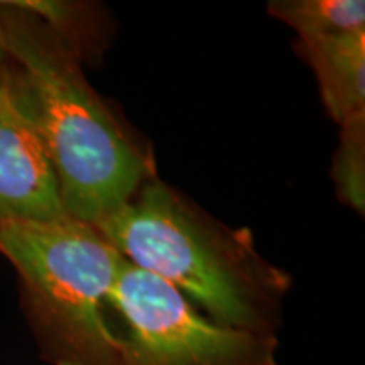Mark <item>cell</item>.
<instances>
[{
  "instance_id": "obj_1",
  "label": "cell",
  "mask_w": 365,
  "mask_h": 365,
  "mask_svg": "<svg viewBox=\"0 0 365 365\" xmlns=\"http://www.w3.org/2000/svg\"><path fill=\"white\" fill-rule=\"evenodd\" d=\"M11 93L48 149L66 213L95 225L148 181L140 150L81 70L80 41L21 2H0Z\"/></svg>"
},
{
  "instance_id": "obj_2",
  "label": "cell",
  "mask_w": 365,
  "mask_h": 365,
  "mask_svg": "<svg viewBox=\"0 0 365 365\" xmlns=\"http://www.w3.org/2000/svg\"><path fill=\"white\" fill-rule=\"evenodd\" d=\"M132 266L170 282L220 325L276 333L289 277L161 181L93 225Z\"/></svg>"
},
{
  "instance_id": "obj_3",
  "label": "cell",
  "mask_w": 365,
  "mask_h": 365,
  "mask_svg": "<svg viewBox=\"0 0 365 365\" xmlns=\"http://www.w3.org/2000/svg\"><path fill=\"white\" fill-rule=\"evenodd\" d=\"M27 323L49 365H115L108 296L125 259L90 223L0 220Z\"/></svg>"
},
{
  "instance_id": "obj_4",
  "label": "cell",
  "mask_w": 365,
  "mask_h": 365,
  "mask_svg": "<svg viewBox=\"0 0 365 365\" xmlns=\"http://www.w3.org/2000/svg\"><path fill=\"white\" fill-rule=\"evenodd\" d=\"M115 365H279L276 333L210 319L170 282L122 264L110 296Z\"/></svg>"
},
{
  "instance_id": "obj_5",
  "label": "cell",
  "mask_w": 365,
  "mask_h": 365,
  "mask_svg": "<svg viewBox=\"0 0 365 365\" xmlns=\"http://www.w3.org/2000/svg\"><path fill=\"white\" fill-rule=\"evenodd\" d=\"M66 217L48 149L11 93L0 102V220L54 222Z\"/></svg>"
},
{
  "instance_id": "obj_6",
  "label": "cell",
  "mask_w": 365,
  "mask_h": 365,
  "mask_svg": "<svg viewBox=\"0 0 365 365\" xmlns=\"http://www.w3.org/2000/svg\"><path fill=\"white\" fill-rule=\"evenodd\" d=\"M327 110L340 127L365 118V31L299 41Z\"/></svg>"
},
{
  "instance_id": "obj_7",
  "label": "cell",
  "mask_w": 365,
  "mask_h": 365,
  "mask_svg": "<svg viewBox=\"0 0 365 365\" xmlns=\"http://www.w3.org/2000/svg\"><path fill=\"white\" fill-rule=\"evenodd\" d=\"M267 11L293 27L299 41L365 31L362 0H276Z\"/></svg>"
},
{
  "instance_id": "obj_8",
  "label": "cell",
  "mask_w": 365,
  "mask_h": 365,
  "mask_svg": "<svg viewBox=\"0 0 365 365\" xmlns=\"http://www.w3.org/2000/svg\"><path fill=\"white\" fill-rule=\"evenodd\" d=\"M331 178L341 202L364 213L365 208V118L341 125Z\"/></svg>"
},
{
  "instance_id": "obj_9",
  "label": "cell",
  "mask_w": 365,
  "mask_h": 365,
  "mask_svg": "<svg viewBox=\"0 0 365 365\" xmlns=\"http://www.w3.org/2000/svg\"><path fill=\"white\" fill-rule=\"evenodd\" d=\"M11 80H12L11 56H9L2 21H0V102H4V100L11 97Z\"/></svg>"
}]
</instances>
